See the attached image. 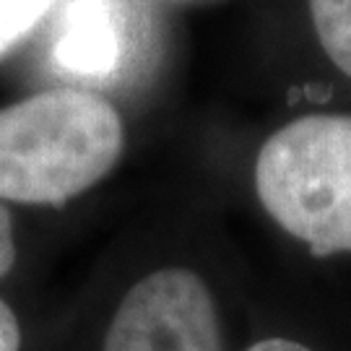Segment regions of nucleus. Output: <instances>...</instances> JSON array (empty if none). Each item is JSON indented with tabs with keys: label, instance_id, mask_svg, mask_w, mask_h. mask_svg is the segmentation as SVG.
I'll return each mask as SVG.
<instances>
[{
	"label": "nucleus",
	"instance_id": "obj_1",
	"mask_svg": "<svg viewBox=\"0 0 351 351\" xmlns=\"http://www.w3.org/2000/svg\"><path fill=\"white\" fill-rule=\"evenodd\" d=\"M123 151V117L94 91L13 101L0 110V203L63 206L110 175Z\"/></svg>",
	"mask_w": 351,
	"mask_h": 351
},
{
	"label": "nucleus",
	"instance_id": "obj_3",
	"mask_svg": "<svg viewBox=\"0 0 351 351\" xmlns=\"http://www.w3.org/2000/svg\"><path fill=\"white\" fill-rule=\"evenodd\" d=\"M101 351H229L211 284L188 265L146 274L112 313Z\"/></svg>",
	"mask_w": 351,
	"mask_h": 351
},
{
	"label": "nucleus",
	"instance_id": "obj_4",
	"mask_svg": "<svg viewBox=\"0 0 351 351\" xmlns=\"http://www.w3.org/2000/svg\"><path fill=\"white\" fill-rule=\"evenodd\" d=\"M123 55V19L112 0H71L55 42V60L81 75L112 73Z\"/></svg>",
	"mask_w": 351,
	"mask_h": 351
},
{
	"label": "nucleus",
	"instance_id": "obj_6",
	"mask_svg": "<svg viewBox=\"0 0 351 351\" xmlns=\"http://www.w3.org/2000/svg\"><path fill=\"white\" fill-rule=\"evenodd\" d=\"M55 0H0V58L50 13Z\"/></svg>",
	"mask_w": 351,
	"mask_h": 351
},
{
	"label": "nucleus",
	"instance_id": "obj_8",
	"mask_svg": "<svg viewBox=\"0 0 351 351\" xmlns=\"http://www.w3.org/2000/svg\"><path fill=\"white\" fill-rule=\"evenodd\" d=\"M0 351H21V326L19 317L0 300Z\"/></svg>",
	"mask_w": 351,
	"mask_h": 351
},
{
	"label": "nucleus",
	"instance_id": "obj_2",
	"mask_svg": "<svg viewBox=\"0 0 351 351\" xmlns=\"http://www.w3.org/2000/svg\"><path fill=\"white\" fill-rule=\"evenodd\" d=\"M255 193L310 255H351V114H307L271 133L255 159Z\"/></svg>",
	"mask_w": 351,
	"mask_h": 351
},
{
	"label": "nucleus",
	"instance_id": "obj_5",
	"mask_svg": "<svg viewBox=\"0 0 351 351\" xmlns=\"http://www.w3.org/2000/svg\"><path fill=\"white\" fill-rule=\"evenodd\" d=\"M310 13L326 55L351 78V0H310Z\"/></svg>",
	"mask_w": 351,
	"mask_h": 351
},
{
	"label": "nucleus",
	"instance_id": "obj_7",
	"mask_svg": "<svg viewBox=\"0 0 351 351\" xmlns=\"http://www.w3.org/2000/svg\"><path fill=\"white\" fill-rule=\"evenodd\" d=\"M16 232H13V216L11 211L0 203V281L8 276L16 265Z\"/></svg>",
	"mask_w": 351,
	"mask_h": 351
},
{
	"label": "nucleus",
	"instance_id": "obj_9",
	"mask_svg": "<svg viewBox=\"0 0 351 351\" xmlns=\"http://www.w3.org/2000/svg\"><path fill=\"white\" fill-rule=\"evenodd\" d=\"M245 351H315L313 346L302 343L297 339H287V336H268V339H261L250 343Z\"/></svg>",
	"mask_w": 351,
	"mask_h": 351
}]
</instances>
